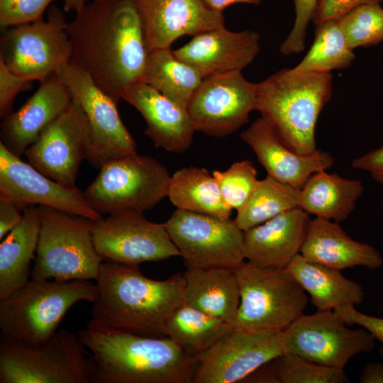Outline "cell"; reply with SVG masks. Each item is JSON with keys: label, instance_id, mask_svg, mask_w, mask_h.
Returning <instances> with one entry per match:
<instances>
[{"label": "cell", "instance_id": "obj_42", "mask_svg": "<svg viewBox=\"0 0 383 383\" xmlns=\"http://www.w3.org/2000/svg\"><path fill=\"white\" fill-rule=\"evenodd\" d=\"M347 325H357L368 331L383 345V318L367 315L355 306L347 305L334 310Z\"/></svg>", "mask_w": 383, "mask_h": 383}, {"label": "cell", "instance_id": "obj_39", "mask_svg": "<svg viewBox=\"0 0 383 383\" xmlns=\"http://www.w3.org/2000/svg\"><path fill=\"white\" fill-rule=\"evenodd\" d=\"M318 0H294L295 20L293 28L279 50L284 55L298 54L305 48L307 28L312 20Z\"/></svg>", "mask_w": 383, "mask_h": 383}, {"label": "cell", "instance_id": "obj_8", "mask_svg": "<svg viewBox=\"0 0 383 383\" xmlns=\"http://www.w3.org/2000/svg\"><path fill=\"white\" fill-rule=\"evenodd\" d=\"M234 272L240 304L233 329L282 332L304 314L309 296L285 268L243 262Z\"/></svg>", "mask_w": 383, "mask_h": 383}, {"label": "cell", "instance_id": "obj_28", "mask_svg": "<svg viewBox=\"0 0 383 383\" xmlns=\"http://www.w3.org/2000/svg\"><path fill=\"white\" fill-rule=\"evenodd\" d=\"M364 191L359 179L319 171L311 175L300 189L299 208L317 218L343 222L355 209Z\"/></svg>", "mask_w": 383, "mask_h": 383}, {"label": "cell", "instance_id": "obj_12", "mask_svg": "<svg viewBox=\"0 0 383 383\" xmlns=\"http://www.w3.org/2000/svg\"><path fill=\"white\" fill-rule=\"evenodd\" d=\"M165 226L187 267L235 270L245 262L243 231L235 220L177 209Z\"/></svg>", "mask_w": 383, "mask_h": 383}, {"label": "cell", "instance_id": "obj_45", "mask_svg": "<svg viewBox=\"0 0 383 383\" xmlns=\"http://www.w3.org/2000/svg\"><path fill=\"white\" fill-rule=\"evenodd\" d=\"M361 383H383V362L368 364L360 377Z\"/></svg>", "mask_w": 383, "mask_h": 383}, {"label": "cell", "instance_id": "obj_24", "mask_svg": "<svg viewBox=\"0 0 383 383\" xmlns=\"http://www.w3.org/2000/svg\"><path fill=\"white\" fill-rule=\"evenodd\" d=\"M311 219L300 208L243 231L245 257L263 267L285 268L301 252Z\"/></svg>", "mask_w": 383, "mask_h": 383}, {"label": "cell", "instance_id": "obj_36", "mask_svg": "<svg viewBox=\"0 0 383 383\" xmlns=\"http://www.w3.org/2000/svg\"><path fill=\"white\" fill-rule=\"evenodd\" d=\"M338 20L353 50L383 41V8L380 4L362 5Z\"/></svg>", "mask_w": 383, "mask_h": 383}, {"label": "cell", "instance_id": "obj_31", "mask_svg": "<svg viewBox=\"0 0 383 383\" xmlns=\"http://www.w3.org/2000/svg\"><path fill=\"white\" fill-rule=\"evenodd\" d=\"M204 78L198 70L178 59L170 48H159L148 52L141 81L187 109Z\"/></svg>", "mask_w": 383, "mask_h": 383}, {"label": "cell", "instance_id": "obj_4", "mask_svg": "<svg viewBox=\"0 0 383 383\" xmlns=\"http://www.w3.org/2000/svg\"><path fill=\"white\" fill-rule=\"evenodd\" d=\"M331 73L282 69L257 83L255 110L281 140L300 154L317 150L315 131L332 95Z\"/></svg>", "mask_w": 383, "mask_h": 383}, {"label": "cell", "instance_id": "obj_38", "mask_svg": "<svg viewBox=\"0 0 383 383\" xmlns=\"http://www.w3.org/2000/svg\"><path fill=\"white\" fill-rule=\"evenodd\" d=\"M52 1L0 0V25L9 28L41 20Z\"/></svg>", "mask_w": 383, "mask_h": 383}, {"label": "cell", "instance_id": "obj_7", "mask_svg": "<svg viewBox=\"0 0 383 383\" xmlns=\"http://www.w3.org/2000/svg\"><path fill=\"white\" fill-rule=\"evenodd\" d=\"M38 209L40 230L31 279H96L103 259L93 241V221L48 206Z\"/></svg>", "mask_w": 383, "mask_h": 383}, {"label": "cell", "instance_id": "obj_2", "mask_svg": "<svg viewBox=\"0 0 383 383\" xmlns=\"http://www.w3.org/2000/svg\"><path fill=\"white\" fill-rule=\"evenodd\" d=\"M90 323L134 335L167 337L166 323L184 303V278L176 273L165 280L144 276L138 265L102 262Z\"/></svg>", "mask_w": 383, "mask_h": 383}, {"label": "cell", "instance_id": "obj_19", "mask_svg": "<svg viewBox=\"0 0 383 383\" xmlns=\"http://www.w3.org/2000/svg\"><path fill=\"white\" fill-rule=\"evenodd\" d=\"M141 16L148 50L170 48L183 35L224 26L222 12L202 0H134Z\"/></svg>", "mask_w": 383, "mask_h": 383}, {"label": "cell", "instance_id": "obj_30", "mask_svg": "<svg viewBox=\"0 0 383 383\" xmlns=\"http://www.w3.org/2000/svg\"><path fill=\"white\" fill-rule=\"evenodd\" d=\"M167 196L177 209L229 219L232 209L225 203L217 182L205 168L188 167L170 177Z\"/></svg>", "mask_w": 383, "mask_h": 383}, {"label": "cell", "instance_id": "obj_17", "mask_svg": "<svg viewBox=\"0 0 383 383\" xmlns=\"http://www.w3.org/2000/svg\"><path fill=\"white\" fill-rule=\"evenodd\" d=\"M90 143L85 114L72 99L67 109L40 133L24 155L45 176L65 186L75 187L79 165L87 157Z\"/></svg>", "mask_w": 383, "mask_h": 383}, {"label": "cell", "instance_id": "obj_3", "mask_svg": "<svg viewBox=\"0 0 383 383\" xmlns=\"http://www.w3.org/2000/svg\"><path fill=\"white\" fill-rule=\"evenodd\" d=\"M78 335L91 353L94 382L192 383L196 355L167 336L138 335L90 323Z\"/></svg>", "mask_w": 383, "mask_h": 383}, {"label": "cell", "instance_id": "obj_35", "mask_svg": "<svg viewBox=\"0 0 383 383\" xmlns=\"http://www.w3.org/2000/svg\"><path fill=\"white\" fill-rule=\"evenodd\" d=\"M274 383H348L343 370L323 365L292 354L271 361Z\"/></svg>", "mask_w": 383, "mask_h": 383}, {"label": "cell", "instance_id": "obj_14", "mask_svg": "<svg viewBox=\"0 0 383 383\" xmlns=\"http://www.w3.org/2000/svg\"><path fill=\"white\" fill-rule=\"evenodd\" d=\"M143 213L123 209L93 221V241L103 260L139 265L180 256L165 223L152 222Z\"/></svg>", "mask_w": 383, "mask_h": 383}, {"label": "cell", "instance_id": "obj_34", "mask_svg": "<svg viewBox=\"0 0 383 383\" xmlns=\"http://www.w3.org/2000/svg\"><path fill=\"white\" fill-rule=\"evenodd\" d=\"M355 57L338 20H329L316 25L313 43L294 69L303 72L331 73L348 68Z\"/></svg>", "mask_w": 383, "mask_h": 383}, {"label": "cell", "instance_id": "obj_23", "mask_svg": "<svg viewBox=\"0 0 383 383\" xmlns=\"http://www.w3.org/2000/svg\"><path fill=\"white\" fill-rule=\"evenodd\" d=\"M72 96L56 74L40 82L34 94L1 123V142L21 157L40 133L63 111Z\"/></svg>", "mask_w": 383, "mask_h": 383}, {"label": "cell", "instance_id": "obj_40", "mask_svg": "<svg viewBox=\"0 0 383 383\" xmlns=\"http://www.w3.org/2000/svg\"><path fill=\"white\" fill-rule=\"evenodd\" d=\"M32 80L12 72L0 60V116L4 118L12 111L16 96L25 90Z\"/></svg>", "mask_w": 383, "mask_h": 383}, {"label": "cell", "instance_id": "obj_20", "mask_svg": "<svg viewBox=\"0 0 383 383\" xmlns=\"http://www.w3.org/2000/svg\"><path fill=\"white\" fill-rule=\"evenodd\" d=\"M240 137L253 150L267 175L298 189L314 173L327 170L334 165V157L327 151L317 149L309 154L294 152L262 117L243 131Z\"/></svg>", "mask_w": 383, "mask_h": 383}, {"label": "cell", "instance_id": "obj_9", "mask_svg": "<svg viewBox=\"0 0 383 383\" xmlns=\"http://www.w3.org/2000/svg\"><path fill=\"white\" fill-rule=\"evenodd\" d=\"M99 169L84 194L87 203L100 213L123 209L144 212L167 196L171 175L163 164L151 156H126Z\"/></svg>", "mask_w": 383, "mask_h": 383}, {"label": "cell", "instance_id": "obj_11", "mask_svg": "<svg viewBox=\"0 0 383 383\" xmlns=\"http://www.w3.org/2000/svg\"><path fill=\"white\" fill-rule=\"evenodd\" d=\"M282 354L344 370L354 356L370 353L375 338L366 329L353 330L334 310L302 314L281 332Z\"/></svg>", "mask_w": 383, "mask_h": 383}, {"label": "cell", "instance_id": "obj_10", "mask_svg": "<svg viewBox=\"0 0 383 383\" xmlns=\"http://www.w3.org/2000/svg\"><path fill=\"white\" fill-rule=\"evenodd\" d=\"M68 23L52 6L45 20L9 27L0 38V60L14 74L40 82L70 62Z\"/></svg>", "mask_w": 383, "mask_h": 383}, {"label": "cell", "instance_id": "obj_16", "mask_svg": "<svg viewBox=\"0 0 383 383\" xmlns=\"http://www.w3.org/2000/svg\"><path fill=\"white\" fill-rule=\"evenodd\" d=\"M281 332L231 329L201 353L192 383H234L282 354Z\"/></svg>", "mask_w": 383, "mask_h": 383}, {"label": "cell", "instance_id": "obj_22", "mask_svg": "<svg viewBox=\"0 0 383 383\" xmlns=\"http://www.w3.org/2000/svg\"><path fill=\"white\" fill-rule=\"evenodd\" d=\"M121 99L143 116L146 122L145 134L156 148L175 153L190 148L195 128L187 109L141 80L128 86Z\"/></svg>", "mask_w": 383, "mask_h": 383}, {"label": "cell", "instance_id": "obj_25", "mask_svg": "<svg viewBox=\"0 0 383 383\" xmlns=\"http://www.w3.org/2000/svg\"><path fill=\"white\" fill-rule=\"evenodd\" d=\"M300 254L309 261L340 271L355 267L376 270L383 265L374 247L353 239L339 223L317 217L310 221Z\"/></svg>", "mask_w": 383, "mask_h": 383}, {"label": "cell", "instance_id": "obj_13", "mask_svg": "<svg viewBox=\"0 0 383 383\" xmlns=\"http://www.w3.org/2000/svg\"><path fill=\"white\" fill-rule=\"evenodd\" d=\"M57 76L87 118L91 143L87 160L96 168L121 157L137 154L132 135L123 123L117 104L84 70L64 64Z\"/></svg>", "mask_w": 383, "mask_h": 383}, {"label": "cell", "instance_id": "obj_41", "mask_svg": "<svg viewBox=\"0 0 383 383\" xmlns=\"http://www.w3.org/2000/svg\"><path fill=\"white\" fill-rule=\"evenodd\" d=\"M383 0H318L312 21L315 25L337 20L354 9L365 4H381Z\"/></svg>", "mask_w": 383, "mask_h": 383}, {"label": "cell", "instance_id": "obj_46", "mask_svg": "<svg viewBox=\"0 0 383 383\" xmlns=\"http://www.w3.org/2000/svg\"><path fill=\"white\" fill-rule=\"evenodd\" d=\"M211 9L222 12L223 9L234 4L244 3L259 4L260 0H202Z\"/></svg>", "mask_w": 383, "mask_h": 383}, {"label": "cell", "instance_id": "obj_15", "mask_svg": "<svg viewBox=\"0 0 383 383\" xmlns=\"http://www.w3.org/2000/svg\"><path fill=\"white\" fill-rule=\"evenodd\" d=\"M257 83L241 71L206 77L194 92L187 110L195 131L223 138L248 121L255 110Z\"/></svg>", "mask_w": 383, "mask_h": 383}, {"label": "cell", "instance_id": "obj_37", "mask_svg": "<svg viewBox=\"0 0 383 383\" xmlns=\"http://www.w3.org/2000/svg\"><path fill=\"white\" fill-rule=\"evenodd\" d=\"M212 174L223 201L236 211L245 204L259 181L255 167L248 160L235 162L227 170H215Z\"/></svg>", "mask_w": 383, "mask_h": 383}, {"label": "cell", "instance_id": "obj_49", "mask_svg": "<svg viewBox=\"0 0 383 383\" xmlns=\"http://www.w3.org/2000/svg\"><path fill=\"white\" fill-rule=\"evenodd\" d=\"M381 210H382V215H383V200L381 203ZM382 244L383 245V234H382Z\"/></svg>", "mask_w": 383, "mask_h": 383}, {"label": "cell", "instance_id": "obj_44", "mask_svg": "<svg viewBox=\"0 0 383 383\" xmlns=\"http://www.w3.org/2000/svg\"><path fill=\"white\" fill-rule=\"evenodd\" d=\"M21 211L12 200L0 196V240L21 221Z\"/></svg>", "mask_w": 383, "mask_h": 383}, {"label": "cell", "instance_id": "obj_21", "mask_svg": "<svg viewBox=\"0 0 383 383\" xmlns=\"http://www.w3.org/2000/svg\"><path fill=\"white\" fill-rule=\"evenodd\" d=\"M260 40L255 31L233 32L223 26L194 35L173 52L206 77L241 71L258 55Z\"/></svg>", "mask_w": 383, "mask_h": 383}, {"label": "cell", "instance_id": "obj_1", "mask_svg": "<svg viewBox=\"0 0 383 383\" xmlns=\"http://www.w3.org/2000/svg\"><path fill=\"white\" fill-rule=\"evenodd\" d=\"M67 33L70 62L116 104L141 80L149 50L134 0H94L76 13Z\"/></svg>", "mask_w": 383, "mask_h": 383}, {"label": "cell", "instance_id": "obj_33", "mask_svg": "<svg viewBox=\"0 0 383 383\" xmlns=\"http://www.w3.org/2000/svg\"><path fill=\"white\" fill-rule=\"evenodd\" d=\"M300 189L267 177L259 180L255 189L237 211L235 221L245 231L295 208H299Z\"/></svg>", "mask_w": 383, "mask_h": 383}, {"label": "cell", "instance_id": "obj_26", "mask_svg": "<svg viewBox=\"0 0 383 383\" xmlns=\"http://www.w3.org/2000/svg\"><path fill=\"white\" fill-rule=\"evenodd\" d=\"M285 269L309 294L317 311L355 306L364 301L365 294L360 284L344 277L340 270L309 261L301 254Z\"/></svg>", "mask_w": 383, "mask_h": 383}, {"label": "cell", "instance_id": "obj_29", "mask_svg": "<svg viewBox=\"0 0 383 383\" xmlns=\"http://www.w3.org/2000/svg\"><path fill=\"white\" fill-rule=\"evenodd\" d=\"M40 230L38 207L23 211L21 221L0 243V299L30 279V262L36 252Z\"/></svg>", "mask_w": 383, "mask_h": 383}, {"label": "cell", "instance_id": "obj_47", "mask_svg": "<svg viewBox=\"0 0 383 383\" xmlns=\"http://www.w3.org/2000/svg\"><path fill=\"white\" fill-rule=\"evenodd\" d=\"M87 0H63L64 9L66 11L79 12L87 4Z\"/></svg>", "mask_w": 383, "mask_h": 383}, {"label": "cell", "instance_id": "obj_32", "mask_svg": "<svg viewBox=\"0 0 383 383\" xmlns=\"http://www.w3.org/2000/svg\"><path fill=\"white\" fill-rule=\"evenodd\" d=\"M231 329L229 323L184 302L174 310L166 323L167 336L193 355L206 350Z\"/></svg>", "mask_w": 383, "mask_h": 383}, {"label": "cell", "instance_id": "obj_43", "mask_svg": "<svg viewBox=\"0 0 383 383\" xmlns=\"http://www.w3.org/2000/svg\"><path fill=\"white\" fill-rule=\"evenodd\" d=\"M351 166L368 172L375 182L383 184V145L356 157Z\"/></svg>", "mask_w": 383, "mask_h": 383}, {"label": "cell", "instance_id": "obj_27", "mask_svg": "<svg viewBox=\"0 0 383 383\" xmlns=\"http://www.w3.org/2000/svg\"><path fill=\"white\" fill-rule=\"evenodd\" d=\"M184 302L231 323L240 304V289L234 270L187 267Z\"/></svg>", "mask_w": 383, "mask_h": 383}, {"label": "cell", "instance_id": "obj_5", "mask_svg": "<svg viewBox=\"0 0 383 383\" xmlns=\"http://www.w3.org/2000/svg\"><path fill=\"white\" fill-rule=\"evenodd\" d=\"M96 284L89 280H29L0 299L1 337L36 344L50 338L77 302L93 303Z\"/></svg>", "mask_w": 383, "mask_h": 383}, {"label": "cell", "instance_id": "obj_18", "mask_svg": "<svg viewBox=\"0 0 383 383\" xmlns=\"http://www.w3.org/2000/svg\"><path fill=\"white\" fill-rule=\"evenodd\" d=\"M0 196L22 211L39 205L93 221L102 218L76 186H65L12 154L0 141Z\"/></svg>", "mask_w": 383, "mask_h": 383}, {"label": "cell", "instance_id": "obj_6", "mask_svg": "<svg viewBox=\"0 0 383 383\" xmlns=\"http://www.w3.org/2000/svg\"><path fill=\"white\" fill-rule=\"evenodd\" d=\"M94 369L79 335L65 329L36 344L0 339V383H91Z\"/></svg>", "mask_w": 383, "mask_h": 383}, {"label": "cell", "instance_id": "obj_48", "mask_svg": "<svg viewBox=\"0 0 383 383\" xmlns=\"http://www.w3.org/2000/svg\"><path fill=\"white\" fill-rule=\"evenodd\" d=\"M379 355H381V357H382V358L383 360V345H382V347L379 349Z\"/></svg>", "mask_w": 383, "mask_h": 383}]
</instances>
